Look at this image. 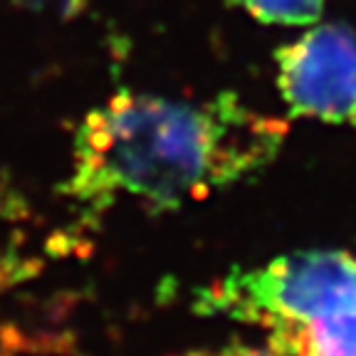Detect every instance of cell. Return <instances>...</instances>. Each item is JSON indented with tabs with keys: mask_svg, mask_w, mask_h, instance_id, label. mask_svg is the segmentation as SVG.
Masks as SVG:
<instances>
[{
	"mask_svg": "<svg viewBox=\"0 0 356 356\" xmlns=\"http://www.w3.org/2000/svg\"><path fill=\"white\" fill-rule=\"evenodd\" d=\"M267 341L287 356H356V309L267 334Z\"/></svg>",
	"mask_w": 356,
	"mask_h": 356,
	"instance_id": "4",
	"label": "cell"
},
{
	"mask_svg": "<svg viewBox=\"0 0 356 356\" xmlns=\"http://www.w3.org/2000/svg\"><path fill=\"white\" fill-rule=\"evenodd\" d=\"M20 3L35 8V10L52 13V15H60V17L79 15L84 10V6H87V0H20Z\"/></svg>",
	"mask_w": 356,
	"mask_h": 356,
	"instance_id": "7",
	"label": "cell"
},
{
	"mask_svg": "<svg viewBox=\"0 0 356 356\" xmlns=\"http://www.w3.org/2000/svg\"><path fill=\"white\" fill-rule=\"evenodd\" d=\"M277 87L292 114L356 127V35L322 25L282 47Z\"/></svg>",
	"mask_w": 356,
	"mask_h": 356,
	"instance_id": "3",
	"label": "cell"
},
{
	"mask_svg": "<svg viewBox=\"0 0 356 356\" xmlns=\"http://www.w3.org/2000/svg\"><path fill=\"white\" fill-rule=\"evenodd\" d=\"M200 314H220L267 334L356 309V250H309L240 267L200 289Z\"/></svg>",
	"mask_w": 356,
	"mask_h": 356,
	"instance_id": "2",
	"label": "cell"
},
{
	"mask_svg": "<svg viewBox=\"0 0 356 356\" xmlns=\"http://www.w3.org/2000/svg\"><path fill=\"white\" fill-rule=\"evenodd\" d=\"M284 127L235 95L181 102L119 89L84 117L62 193L89 216L122 200L178 211L270 163Z\"/></svg>",
	"mask_w": 356,
	"mask_h": 356,
	"instance_id": "1",
	"label": "cell"
},
{
	"mask_svg": "<svg viewBox=\"0 0 356 356\" xmlns=\"http://www.w3.org/2000/svg\"><path fill=\"white\" fill-rule=\"evenodd\" d=\"M186 356H287L284 351H280L277 346H273L270 341H265L262 346L255 344H243V341H230L225 346H216V349H200Z\"/></svg>",
	"mask_w": 356,
	"mask_h": 356,
	"instance_id": "6",
	"label": "cell"
},
{
	"mask_svg": "<svg viewBox=\"0 0 356 356\" xmlns=\"http://www.w3.org/2000/svg\"><path fill=\"white\" fill-rule=\"evenodd\" d=\"M248 15L267 25H307L322 15L324 0H235Z\"/></svg>",
	"mask_w": 356,
	"mask_h": 356,
	"instance_id": "5",
	"label": "cell"
}]
</instances>
